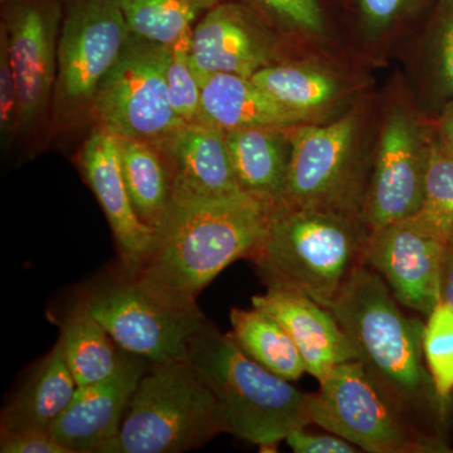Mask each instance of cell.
<instances>
[{
    "label": "cell",
    "mask_w": 453,
    "mask_h": 453,
    "mask_svg": "<svg viewBox=\"0 0 453 453\" xmlns=\"http://www.w3.org/2000/svg\"><path fill=\"white\" fill-rule=\"evenodd\" d=\"M271 211L244 193L173 201L155 232L153 249L130 277L170 305L198 308L199 294L223 270L251 257L266 234Z\"/></svg>",
    "instance_id": "1"
},
{
    "label": "cell",
    "mask_w": 453,
    "mask_h": 453,
    "mask_svg": "<svg viewBox=\"0 0 453 453\" xmlns=\"http://www.w3.org/2000/svg\"><path fill=\"white\" fill-rule=\"evenodd\" d=\"M387 283L362 265L354 271L332 312L372 380L414 422L431 432L432 417L442 416L423 357L425 324L405 314Z\"/></svg>",
    "instance_id": "2"
},
{
    "label": "cell",
    "mask_w": 453,
    "mask_h": 453,
    "mask_svg": "<svg viewBox=\"0 0 453 453\" xmlns=\"http://www.w3.org/2000/svg\"><path fill=\"white\" fill-rule=\"evenodd\" d=\"M369 231L360 217L281 204L250 261L267 290L295 292L330 309L365 265Z\"/></svg>",
    "instance_id": "3"
},
{
    "label": "cell",
    "mask_w": 453,
    "mask_h": 453,
    "mask_svg": "<svg viewBox=\"0 0 453 453\" xmlns=\"http://www.w3.org/2000/svg\"><path fill=\"white\" fill-rule=\"evenodd\" d=\"M188 360L219 402L234 436L276 451L292 431L314 425L311 393L258 365L214 325L196 335Z\"/></svg>",
    "instance_id": "4"
},
{
    "label": "cell",
    "mask_w": 453,
    "mask_h": 453,
    "mask_svg": "<svg viewBox=\"0 0 453 453\" xmlns=\"http://www.w3.org/2000/svg\"><path fill=\"white\" fill-rule=\"evenodd\" d=\"M223 434L225 413L189 360L151 363L105 453H180Z\"/></svg>",
    "instance_id": "5"
},
{
    "label": "cell",
    "mask_w": 453,
    "mask_h": 453,
    "mask_svg": "<svg viewBox=\"0 0 453 453\" xmlns=\"http://www.w3.org/2000/svg\"><path fill=\"white\" fill-rule=\"evenodd\" d=\"M362 127L356 109L330 124L292 127L282 204L363 219L372 162L362 146Z\"/></svg>",
    "instance_id": "6"
},
{
    "label": "cell",
    "mask_w": 453,
    "mask_h": 453,
    "mask_svg": "<svg viewBox=\"0 0 453 453\" xmlns=\"http://www.w3.org/2000/svg\"><path fill=\"white\" fill-rule=\"evenodd\" d=\"M311 393L312 422L371 453L441 451L442 443L395 403L359 360L333 369Z\"/></svg>",
    "instance_id": "7"
},
{
    "label": "cell",
    "mask_w": 453,
    "mask_h": 453,
    "mask_svg": "<svg viewBox=\"0 0 453 453\" xmlns=\"http://www.w3.org/2000/svg\"><path fill=\"white\" fill-rule=\"evenodd\" d=\"M53 124L91 119L97 89L133 35L118 0H62Z\"/></svg>",
    "instance_id": "8"
},
{
    "label": "cell",
    "mask_w": 453,
    "mask_h": 453,
    "mask_svg": "<svg viewBox=\"0 0 453 453\" xmlns=\"http://www.w3.org/2000/svg\"><path fill=\"white\" fill-rule=\"evenodd\" d=\"M170 47L133 33L97 89L91 116L95 127L157 145L187 124L170 104Z\"/></svg>",
    "instance_id": "9"
},
{
    "label": "cell",
    "mask_w": 453,
    "mask_h": 453,
    "mask_svg": "<svg viewBox=\"0 0 453 453\" xmlns=\"http://www.w3.org/2000/svg\"><path fill=\"white\" fill-rule=\"evenodd\" d=\"M80 301L121 350L153 365L187 360L210 323L201 309L170 305L127 275L92 288Z\"/></svg>",
    "instance_id": "10"
},
{
    "label": "cell",
    "mask_w": 453,
    "mask_h": 453,
    "mask_svg": "<svg viewBox=\"0 0 453 453\" xmlns=\"http://www.w3.org/2000/svg\"><path fill=\"white\" fill-rule=\"evenodd\" d=\"M429 134L410 110L393 106L372 160L363 220L369 231L412 217L425 193Z\"/></svg>",
    "instance_id": "11"
},
{
    "label": "cell",
    "mask_w": 453,
    "mask_h": 453,
    "mask_svg": "<svg viewBox=\"0 0 453 453\" xmlns=\"http://www.w3.org/2000/svg\"><path fill=\"white\" fill-rule=\"evenodd\" d=\"M62 16V0L2 2L0 27L7 33L19 92L22 135L37 129L52 111Z\"/></svg>",
    "instance_id": "12"
},
{
    "label": "cell",
    "mask_w": 453,
    "mask_h": 453,
    "mask_svg": "<svg viewBox=\"0 0 453 453\" xmlns=\"http://www.w3.org/2000/svg\"><path fill=\"white\" fill-rule=\"evenodd\" d=\"M273 28L238 0H222L203 14L193 29L190 59L199 83L213 74L249 77L279 64L280 42Z\"/></svg>",
    "instance_id": "13"
},
{
    "label": "cell",
    "mask_w": 453,
    "mask_h": 453,
    "mask_svg": "<svg viewBox=\"0 0 453 453\" xmlns=\"http://www.w3.org/2000/svg\"><path fill=\"white\" fill-rule=\"evenodd\" d=\"M446 247L408 217L371 231L365 265L384 280L403 308L427 316L441 303Z\"/></svg>",
    "instance_id": "14"
},
{
    "label": "cell",
    "mask_w": 453,
    "mask_h": 453,
    "mask_svg": "<svg viewBox=\"0 0 453 453\" xmlns=\"http://www.w3.org/2000/svg\"><path fill=\"white\" fill-rule=\"evenodd\" d=\"M151 363L122 350L121 365L106 380L79 387L50 432L70 453H105L120 431L131 398Z\"/></svg>",
    "instance_id": "15"
},
{
    "label": "cell",
    "mask_w": 453,
    "mask_h": 453,
    "mask_svg": "<svg viewBox=\"0 0 453 453\" xmlns=\"http://www.w3.org/2000/svg\"><path fill=\"white\" fill-rule=\"evenodd\" d=\"M79 165L111 226L125 275H134L153 249L155 231L139 219L130 201L118 136L95 127L80 151Z\"/></svg>",
    "instance_id": "16"
},
{
    "label": "cell",
    "mask_w": 453,
    "mask_h": 453,
    "mask_svg": "<svg viewBox=\"0 0 453 453\" xmlns=\"http://www.w3.org/2000/svg\"><path fill=\"white\" fill-rule=\"evenodd\" d=\"M157 146L168 165L173 201L223 198L242 193L222 130L203 122H190Z\"/></svg>",
    "instance_id": "17"
},
{
    "label": "cell",
    "mask_w": 453,
    "mask_h": 453,
    "mask_svg": "<svg viewBox=\"0 0 453 453\" xmlns=\"http://www.w3.org/2000/svg\"><path fill=\"white\" fill-rule=\"evenodd\" d=\"M253 308L273 316L290 334L305 360L310 375L323 380L335 366L357 360L351 344L332 310L295 292L268 290L256 295Z\"/></svg>",
    "instance_id": "18"
},
{
    "label": "cell",
    "mask_w": 453,
    "mask_h": 453,
    "mask_svg": "<svg viewBox=\"0 0 453 453\" xmlns=\"http://www.w3.org/2000/svg\"><path fill=\"white\" fill-rule=\"evenodd\" d=\"M198 122L223 133L242 129H292L308 124L273 100L249 77L219 73L202 83Z\"/></svg>",
    "instance_id": "19"
},
{
    "label": "cell",
    "mask_w": 453,
    "mask_h": 453,
    "mask_svg": "<svg viewBox=\"0 0 453 453\" xmlns=\"http://www.w3.org/2000/svg\"><path fill=\"white\" fill-rule=\"evenodd\" d=\"M238 187L271 210L283 203L291 157V129H242L226 133Z\"/></svg>",
    "instance_id": "20"
},
{
    "label": "cell",
    "mask_w": 453,
    "mask_h": 453,
    "mask_svg": "<svg viewBox=\"0 0 453 453\" xmlns=\"http://www.w3.org/2000/svg\"><path fill=\"white\" fill-rule=\"evenodd\" d=\"M77 389L79 386L68 368L58 340L22 389L2 411L0 429L50 431L73 402Z\"/></svg>",
    "instance_id": "21"
},
{
    "label": "cell",
    "mask_w": 453,
    "mask_h": 453,
    "mask_svg": "<svg viewBox=\"0 0 453 453\" xmlns=\"http://www.w3.org/2000/svg\"><path fill=\"white\" fill-rule=\"evenodd\" d=\"M251 80L308 124L333 110L345 95L339 77L315 65L279 62L262 68Z\"/></svg>",
    "instance_id": "22"
},
{
    "label": "cell",
    "mask_w": 453,
    "mask_h": 453,
    "mask_svg": "<svg viewBox=\"0 0 453 453\" xmlns=\"http://www.w3.org/2000/svg\"><path fill=\"white\" fill-rule=\"evenodd\" d=\"M122 175L139 219L155 232L172 207V178L162 151L151 142L119 138Z\"/></svg>",
    "instance_id": "23"
},
{
    "label": "cell",
    "mask_w": 453,
    "mask_h": 453,
    "mask_svg": "<svg viewBox=\"0 0 453 453\" xmlns=\"http://www.w3.org/2000/svg\"><path fill=\"white\" fill-rule=\"evenodd\" d=\"M232 332L238 347L283 380L296 381L306 371L305 360L290 334L264 310L232 309Z\"/></svg>",
    "instance_id": "24"
},
{
    "label": "cell",
    "mask_w": 453,
    "mask_h": 453,
    "mask_svg": "<svg viewBox=\"0 0 453 453\" xmlns=\"http://www.w3.org/2000/svg\"><path fill=\"white\" fill-rule=\"evenodd\" d=\"M58 340L79 387L106 380L121 365L122 350L81 301L65 319Z\"/></svg>",
    "instance_id": "25"
},
{
    "label": "cell",
    "mask_w": 453,
    "mask_h": 453,
    "mask_svg": "<svg viewBox=\"0 0 453 453\" xmlns=\"http://www.w3.org/2000/svg\"><path fill=\"white\" fill-rule=\"evenodd\" d=\"M222 0H118L134 35L172 47Z\"/></svg>",
    "instance_id": "26"
},
{
    "label": "cell",
    "mask_w": 453,
    "mask_h": 453,
    "mask_svg": "<svg viewBox=\"0 0 453 453\" xmlns=\"http://www.w3.org/2000/svg\"><path fill=\"white\" fill-rule=\"evenodd\" d=\"M412 217L442 242H453V150L437 133L429 136L425 193Z\"/></svg>",
    "instance_id": "27"
},
{
    "label": "cell",
    "mask_w": 453,
    "mask_h": 453,
    "mask_svg": "<svg viewBox=\"0 0 453 453\" xmlns=\"http://www.w3.org/2000/svg\"><path fill=\"white\" fill-rule=\"evenodd\" d=\"M422 349L438 398L446 407L453 393V309L442 301L427 315Z\"/></svg>",
    "instance_id": "28"
},
{
    "label": "cell",
    "mask_w": 453,
    "mask_h": 453,
    "mask_svg": "<svg viewBox=\"0 0 453 453\" xmlns=\"http://www.w3.org/2000/svg\"><path fill=\"white\" fill-rule=\"evenodd\" d=\"M264 18L277 31L323 35L326 28L319 0H238Z\"/></svg>",
    "instance_id": "29"
},
{
    "label": "cell",
    "mask_w": 453,
    "mask_h": 453,
    "mask_svg": "<svg viewBox=\"0 0 453 453\" xmlns=\"http://www.w3.org/2000/svg\"><path fill=\"white\" fill-rule=\"evenodd\" d=\"M192 35L193 32L188 33L170 47L172 58L166 73L170 104L187 124L198 120L202 100V86L193 73L190 59Z\"/></svg>",
    "instance_id": "30"
},
{
    "label": "cell",
    "mask_w": 453,
    "mask_h": 453,
    "mask_svg": "<svg viewBox=\"0 0 453 453\" xmlns=\"http://www.w3.org/2000/svg\"><path fill=\"white\" fill-rule=\"evenodd\" d=\"M20 134V101L12 65L7 33L0 27V135L8 148Z\"/></svg>",
    "instance_id": "31"
},
{
    "label": "cell",
    "mask_w": 453,
    "mask_h": 453,
    "mask_svg": "<svg viewBox=\"0 0 453 453\" xmlns=\"http://www.w3.org/2000/svg\"><path fill=\"white\" fill-rule=\"evenodd\" d=\"M2 453H70L43 429H0Z\"/></svg>",
    "instance_id": "32"
},
{
    "label": "cell",
    "mask_w": 453,
    "mask_h": 453,
    "mask_svg": "<svg viewBox=\"0 0 453 453\" xmlns=\"http://www.w3.org/2000/svg\"><path fill=\"white\" fill-rule=\"evenodd\" d=\"M417 0H356L360 18L374 35L388 31L408 13Z\"/></svg>",
    "instance_id": "33"
},
{
    "label": "cell",
    "mask_w": 453,
    "mask_h": 453,
    "mask_svg": "<svg viewBox=\"0 0 453 453\" xmlns=\"http://www.w3.org/2000/svg\"><path fill=\"white\" fill-rule=\"evenodd\" d=\"M306 428L292 431L285 442L296 453H357L362 451L344 438L334 434H312Z\"/></svg>",
    "instance_id": "34"
},
{
    "label": "cell",
    "mask_w": 453,
    "mask_h": 453,
    "mask_svg": "<svg viewBox=\"0 0 453 453\" xmlns=\"http://www.w3.org/2000/svg\"><path fill=\"white\" fill-rule=\"evenodd\" d=\"M438 73L443 88L453 94V0H449L437 38Z\"/></svg>",
    "instance_id": "35"
},
{
    "label": "cell",
    "mask_w": 453,
    "mask_h": 453,
    "mask_svg": "<svg viewBox=\"0 0 453 453\" xmlns=\"http://www.w3.org/2000/svg\"><path fill=\"white\" fill-rule=\"evenodd\" d=\"M441 301L453 309V242L447 244L441 276Z\"/></svg>",
    "instance_id": "36"
},
{
    "label": "cell",
    "mask_w": 453,
    "mask_h": 453,
    "mask_svg": "<svg viewBox=\"0 0 453 453\" xmlns=\"http://www.w3.org/2000/svg\"><path fill=\"white\" fill-rule=\"evenodd\" d=\"M438 136L453 150V101L446 107L438 121Z\"/></svg>",
    "instance_id": "37"
},
{
    "label": "cell",
    "mask_w": 453,
    "mask_h": 453,
    "mask_svg": "<svg viewBox=\"0 0 453 453\" xmlns=\"http://www.w3.org/2000/svg\"><path fill=\"white\" fill-rule=\"evenodd\" d=\"M4 2V0H0V3Z\"/></svg>",
    "instance_id": "38"
}]
</instances>
